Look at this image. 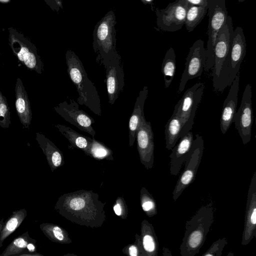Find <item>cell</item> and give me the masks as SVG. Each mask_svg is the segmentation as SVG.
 Wrapping results in <instances>:
<instances>
[{"label":"cell","instance_id":"d6986e66","mask_svg":"<svg viewBox=\"0 0 256 256\" xmlns=\"http://www.w3.org/2000/svg\"><path fill=\"white\" fill-rule=\"evenodd\" d=\"M179 142L172 148L170 158V173L178 175L189 154L194 140L191 131L180 138Z\"/></svg>","mask_w":256,"mask_h":256},{"label":"cell","instance_id":"60d3db41","mask_svg":"<svg viewBox=\"0 0 256 256\" xmlns=\"http://www.w3.org/2000/svg\"><path fill=\"white\" fill-rule=\"evenodd\" d=\"M226 256H234V253L232 252H229Z\"/></svg>","mask_w":256,"mask_h":256},{"label":"cell","instance_id":"8fae6325","mask_svg":"<svg viewBox=\"0 0 256 256\" xmlns=\"http://www.w3.org/2000/svg\"><path fill=\"white\" fill-rule=\"evenodd\" d=\"M206 62V50L203 40H196L190 48L186 58L185 68L180 80L178 90L180 94L184 89L187 82L200 76L204 69Z\"/></svg>","mask_w":256,"mask_h":256},{"label":"cell","instance_id":"4fadbf2b","mask_svg":"<svg viewBox=\"0 0 256 256\" xmlns=\"http://www.w3.org/2000/svg\"><path fill=\"white\" fill-rule=\"evenodd\" d=\"M54 110L66 121L80 130L89 134L94 138L96 132L92 126L94 120L83 110L79 109L78 102L70 99V102L64 101L54 107Z\"/></svg>","mask_w":256,"mask_h":256},{"label":"cell","instance_id":"9a60e30c","mask_svg":"<svg viewBox=\"0 0 256 256\" xmlns=\"http://www.w3.org/2000/svg\"><path fill=\"white\" fill-rule=\"evenodd\" d=\"M234 30L232 18L228 16L226 24L220 28L217 34L214 44V64L212 74L213 84L218 78L222 63L229 52Z\"/></svg>","mask_w":256,"mask_h":256},{"label":"cell","instance_id":"44dd1931","mask_svg":"<svg viewBox=\"0 0 256 256\" xmlns=\"http://www.w3.org/2000/svg\"><path fill=\"white\" fill-rule=\"evenodd\" d=\"M36 139L46 156L52 172L64 164V155L62 151L48 138L41 132L36 134Z\"/></svg>","mask_w":256,"mask_h":256},{"label":"cell","instance_id":"603a6c76","mask_svg":"<svg viewBox=\"0 0 256 256\" xmlns=\"http://www.w3.org/2000/svg\"><path fill=\"white\" fill-rule=\"evenodd\" d=\"M54 126L68 140L70 144L68 146V148L80 149L86 155L88 156L92 144V138L80 134L66 126L58 124L54 125Z\"/></svg>","mask_w":256,"mask_h":256},{"label":"cell","instance_id":"2e32d148","mask_svg":"<svg viewBox=\"0 0 256 256\" xmlns=\"http://www.w3.org/2000/svg\"><path fill=\"white\" fill-rule=\"evenodd\" d=\"M106 72V86L108 102L114 104L124 86V72L119 54L114 57L104 66Z\"/></svg>","mask_w":256,"mask_h":256},{"label":"cell","instance_id":"5b68a950","mask_svg":"<svg viewBox=\"0 0 256 256\" xmlns=\"http://www.w3.org/2000/svg\"><path fill=\"white\" fill-rule=\"evenodd\" d=\"M246 52V42L243 30L237 26L234 30L230 50L222 63L218 78L213 84L215 90L222 92L232 84L240 72Z\"/></svg>","mask_w":256,"mask_h":256},{"label":"cell","instance_id":"74e56055","mask_svg":"<svg viewBox=\"0 0 256 256\" xmlns=\"http://www.w3.org/2000/svg\"><path fill=\"white\" fill-rule=\"evenodd\" d=\"M162 256H173L170 250L166 247L162 248Z\"/></svg>","mask_w":256,"mask_h":256},{"label":"cell","instance_id":"484cf974","mask_svg":"<svg viewBox=\"0 0 256 256\" xmlns=\"http://www.w3.org/2000/svg\"><path fill=\"white\" fill-rule=\"evenodd\" d=\"M176 70V55L172 48L166 52L162 64V72L164 76L165 88L171 84Z\"/></svg>","mask_w":256,"mask_h":256},{"label":"cell","instance_id":"d590c367","mask_svg":"<svg viewBox=\"0 0 256 256\" xmlns=\"http://www.w3.org/2000/svg\"><path fill=\"white\" fill-rule=\"evenodd\" d=\"M185 1L188 6H208V0H185Z\"/></svg>","mask_w":256,"mask_h":256},{"label":"cell","instance_id":"52a82bcc","mask_svg":"<svg viewBox=\"0 0 256 256\" xmlns=\"http://www.w3.org/2000/svg\"><path fill=\"white\" fill-rule=\"evenodd\" d=\"M209 16L206 50V72L212 69L214 64V46L217 34L220 28L226 24L228 12L225 0H208Z\"/></svg>","mask_w":256,"mask_h":256},{"label":"cell","instance_id":"8992f818","mask_svg":"<svg viewBox=\"0 0 256 256\" xmlns=\"http://www.w3.org/2000/svg\"><path fill=\"white\" fill-rule=\"evenodd\" d=\"M8 31V44L14 54L27 69L41 74L44 70V64L36 46L13 27H9Z\"/></svg>","mask_w":256,"mask_h":256},{"label":"cell","instance_id":"f35d334b","mask_svg":"<svg viewBox=\"0 0 256 256\" xmlns=\"http://www.w3.org/2000/svg\"><path fill=\"white\" fill-rule=\"evenodd\" d=\"M27 247H28V248L30 251L34 250V246L31 244H28Z\"/></svg>","mask_w":256,"mask_h":256},{"label":"cell","instance_id":"e575fe53","mask_svg":"<svg viewBox=\"0 0 256 256\" xmlns=\"http://www.w3.org/2000/svg\"><path fill=\"white\" fill-rule=\"evenodd\" d=\"M123 198L118 197L116 204L114 206V210L118 216H122L126 213V206Z\"/></svg>","mask_w":256,"mask_h":256},{"label":"cell","instance_id":"9c48e42d","mask_svg":"<svg viewBox=\"0 0 256 256\" xmlns=\"http://www.w3.org/2000/svg\"><path fill=\"white\" fill-rule=\"evenodd\" d=\"M204 150V140L199 134L196 135L189 154L184 162V168L180 174L174 190L172 198L176 201L184 190L194 181L201 162Z\"/></svg>","mask_w":256,"mask_h":256},{"label":"cell","instance_id":"ab89813d","mask_svg":"<svg viewBox=\"0 0 256 256\" xmlns=\"http://www.w3.org/2000/svg\"><path fill=\"white\" fill-rule=\"evenodd\" d=\"M144 3L148 4V3H152L153 0H142Z\"/></svg>","mask_w":256,"mask_h":256},{"label":"cell","instance_id":"4316f807","mask_svg":"<svg viewBox=\"0 0 256 256\" xmlns=\"http://www.w3.org/2000/svg\"><path fill=\"white\" fill-rule=\"evenodd\" d=\"M208 10V6H190L186 12L184 24L188 32H192L200 24Z\"/></svg>","mask_w":256,"mask_h":256},{"label":"cell","instance_id":"7c38bea8","mask_svg":"<svg viewBox=\"0 0 256 256\" xmlns=\"http://www.w3.org/2000/svg\"><path fill=\"white\" fill-rule=\"evenodd\" d=\"M252 97L251 86L250 84H247L242 94L240 106L236 112L233 119L235 128L244 144L249 142L252 137L253 124Z\"/></svg>","mask_w":256,"mask_h":256},{"label":"cell","instance_id":"d6a6232c","mask_svg":"<svg viewBox=\"0 0 256 256\" xmlns=\"http://www.w3.org/2000/svg\"><path fill=\"white\" fill-rule=\"evenodd\" d=\"M48 228H50L48 230L50 232H48L54 240L62 243H66L70 240L66 232L60 227L56 226H52Z\"/></svg>","mask_w":256,"mask_h":256},{"label":"cell","instance_id":"f546056e","mask_svg":"<svg viewBox=\"0 0 256 256\" xmlns=\"http://www.w3.org/2000/svg\"><path fill=\"white\" fill-rule=\"evenodd\" d=\"M26 214L24 210H22L14 212V215L7 222L2 232V238H5L13 232L18 226Z\"/></svg>","mask_w":256,"mask_h":256},{"label":"cell","instance_id":"f1b7e54d","mask_svg":"<svg viewBox=\"0 0 256 256\" xmlns=\"http://www.w3.org/2000/svg\"><path fill=\"white\" fill-rule=\"evenodd\" d=\"M140 200L142 208L148 216L152 217L157 214L156 200L144 187L140 190Z\"/></svg>","mask_w":256,"mask_h":256},{"label":"cell","instance_id":"30bf717a","mask_svg":"<svg viewBox=\"0 0 256 256\" xmlns=\"http://www.w3.org/2000/svg\"><path fill=\"white\" fill-rule=\"evenodd\" d=\"M188 7L185 0H177L170 3L164 8H158L156 14L158 28L168 32L181 29L184 24Z\"/></svg>","mask_w":256,"mask_h":256},{"label":"cell","instance_id":"4dcf8cb0","mask_svg":"<svg viewBox=\"0 0 256 256\" xmlns=\"http://www.w3.org/2000/svg\"><path fill=\"white\" fill-rule=\"evenodd\" d=\"M10 107L6 98L0 91V126L8 128L10 124Z\"/></svg>","mask_w":256,"mask_h":256},{"label":"cell","instance_id":"1f68e13d","mask_svg":"<svg viewBox=\"0 0 256 256\" xmlns=\"http://www.w3.org/2000/svg\"><path fill=\"white\" fill-rule=\"evenodd\" d=\"M227 244L228 240L226 238H219L214 242L202 256H221Z\"/></svg>","mask_w":256,"mask_h":256},{"label":"cell","instance_id":"277c9868","mask_svg":"<svg viewBox=\"0 0 256 256\" xmlns=\"http://www.w3.org/2000/svg\"><path fill=\"white\" fill-rule=\"evenodd\" d=\"M116 17L110 10L96 24L93 32L92 48L96 61L104 66L118 54L116 47Z\"/></svg>","mask_w":256,"mask_h":256},{"label":"cell","instance_id":"7402d4cb","mask_svg":"<svg viewBox=\"0 0 256 256\" xmlns=\"http://www.w3.org/2000/svg\"><path fill=\"white\" fill-rule=\"evenodd\" d=\"M148 88L144 86L140 92L134 106V108L130 118L129 128V146L132 147L136 140V132L140 119L144 114V108L145 101L148 95Z\"/></svg>","mask_w":256,"mask_h":256},{"label":"cell","instance_id":"ffe728a7","mask_svg":"<svg viewBox=\"0 0 256 256\" xmlns=\"http://www.w3.org/2000/svg\"><path fill=\"white\" fill-rule=\"evenodd\" d=\"M15 94L17 114L23 128L28 130L32 120V112L28 94L20 78L16 80Z\"/></svg>","mask_w":256,"mask_h":256},{"label":"cell","instance_id":"836d02e7","mask_svg":"<svg viewBox=\"0 0 256 256\" xmlns=\"http://www.w3.org/2000/svg\"><path fill=\"white\" fill-rule=\"evenodd\" d=\"M138 244L130 245L128 248L129 256H145L141 241L139 237L138 239Z\"/></svg>","mask_w":256,"mask_h":256},{"label":"cell","instance_id":"3957f363","mask_svg":"<svg viewBox=\"0 0 256 256\" xmlns=\"http://www.w3.org/2000/svg\"><path fill=\"white\" fill-rule=\"evenodd\" d=\"M67 72L76 86L78 94V104L84 105L96 114H102L100 100L96 88L88 78L86 71L78 56L72 50L66 53Z\"/></svg>","mask_w":256,"mask_h":256},{"label":"cell","instance_id":"5bb4252c","mask_svg":"<svg viewBox=\"0 0 256 256\" xmlns=\"http://www.w3.org/2000/svg\"><path fill=\"white\" fill-rule=\"evenodd\" d=\"M136 140L140 162L146 170H150L154 162V133L151 124L146 120L144 114L137 128Z\"/></svg>","mask_w":256,"mask_h":256},{"label":"cell","instance_id":"7a4b0ae2","mask_svg":"<svg viewBox=\"0 0 256 256\" xmlns=\"http://www.w3.org/2000/svg\"><path fill=\"white\" fill-rule=\"evenodd\" d=\"M212 202L202 206L186 224L185 232L180 245L181 256H195L204 244L214 222Z\"/></svg>","mask_w":256,"mask_h":256},{"label":"cell","instance_id":"ac0fdd59","mask_svg":"<svg viewBox=\"0 0 256 256\" xmlns=\"http://www.w3.org/2000/svg\"><path fill=\"white\" fill-rule=\"evenodd\" d=\"M240 72L230 85L228 94L225 99L220 118V130L222 134H225L233 122L234 116L236 112L238 100V92L240 80Z\"/></svg>","mask_w":256,"mask_h":256},{"label":"cell","instance_id":"6da1fadb","mask_svg":"<svg viewBox=\"0 0 256 256\" xmlns=\"http://www.w3.org/2000/svg\"><path fill=\"white\" fill-rule=\"evenodd\" d=\"M104 204L99 200L98 194L92 190H80L62 195L56 208L73 222L96 226L93 222H102L105 218Z\"/></svg>","mask_w":256,"mask_h":256},{"label":"cell","instance_id":"cb8c5ba5","mask_svg":"<svg viewBox=\"0 0 256 256\" xmlns=\"http://www.w3.org/2000/svg\"><path fill=\"white\" fill-rule=\"evenodd\" d=\"M140 241L145 256H158V238L153 226L146 220L142 223Z\"/></svg>","mask_w":256,"mask_h":256},{"label":"cell","instance_id":"ba28073f","mask_svg":"<svg viewBox=\"0 0 256 256\" xmlns=\"http://www.w3.org/2000/svg\"><path fill=\"white\" fill-rule=\"evenodd\" d=\"M204 88V83H196L184 92L175 106L174 110L178 114L182 124L180 138L192 128L196 112L200 102Z\"/></svg>","mask_w":256,"mask_h":256},{"label":"cell","instance_id":"8d00e7d4","mask_svg":"<svg viewBox=\"0 0 256 256\" xmlns=\"http://www.w3.org/2000/svg\"><path fill=\"white\" fill-rule=\"evenodd\" d=\"M13 244L15 246L18 248H25L28 245L27 242L24 240V239L21 238L16 239Z\"/></svg>","mask_w":256,"mask_h":256},{"label":"cell","instance_id":"e0dca14e","mask_svg":"<svg viewBox=\"0 0 256 256\" xmlns=\"http://www.w3.org/2000/svg\"><path fill=\"white\" fill-rule=\"evenodd\" d=\"M256 236V171L250 184L241 244L248 245Z\"/></svg>","mask_w":256,"mask_h":256},{"label":"cell","instance_id":"83f0119b","mask_svg":"<svg viewBox=\"0 0 256 256\" xmlns=\"http://www.w3.org/2000/svg\"><path fill=\"white\" fill-rule=\"evenodd\" d=\"M88 156L98 160H114L112 150L102 142L96 140L94 138H92Z\"/></svg>","mask_w":256,"mask_h":256},{"label":"cell","instance_id":"d4e9b609","mask_svg":"<svg viewBox=\"0 0 256 256\" xmlns=\"http://www.w3.org/2000/svg\"><path fill=\"white\" fill-rule=\"evenodd\" d=\"M182 124L180 118L174 110L171 117L167 122L164 129L166 148L172 150L180 138Z\"/></svg>","mask_w":256,"mask_h":256}]
</instances>
